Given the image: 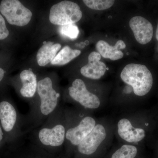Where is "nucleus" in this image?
I'll use <instances>...</instances> for the list:
<instances>
[{"label": "nucleus", "instance_id": "1", "mask_svg": "<svg viewBox=\"0 0 158 158\" xmlns=\"http://www.w3.org/2000/svg\"><path fill=\"white\" fill-rule=\"evenodd\" d=\"M120 77L124 83L132 87L137 96L146 95L152 88V74L144 65L135 63L127 65L123 69Z\"/></svg>", "mask_w": 158, "mask_h": 158}, {"label": "nucleus", "instance_id": "2", "mask_svg": "<svg viewBox=\"0 0 158 158\" xmlns=\"http://www.w3.org/2000/svg\"><path fill=\"white\" fill-rule=\"evenodd\" d=\"M82 17L81 8L77 3L64 1L51 7L49 19L53 24L62 26L74 24Z\"/></svg>", "mask_w": 158, "mask_h": 158}, {"label": "nucleus", "instance_id": "3", "mask_svg": "<svg viewBox=\"0 0 158 158\" xmlns=\"http://www.w3.org/2000/svg\"><path fill=\"white\" fill-rule=\"evenodd\" d=\"M0 11L9 24L19 27L27 25L32 16V12L18 0L2 1Z\"/></svg>", "mask_w": 158, "mask_h": 158}, {"label": "nucleus", "instance_id": "4", "mask_svg": "<svg viewBox=\"0 0 158 158\" xmlns=\"http://www.w3.org/2000/svg\"><path fill=\"white\" fill-rule=\"evenodd\" d=\"M37 90L40 99V112L43 115H49L56 107L59 94L53 88L49 77L40 80L37 83Z\"/></svg>", "mask_w": 158, "mask_h": 158}, {"label": "nucleus", "instance_id": "5", "mask_svg": "<svg viewBox=\"0 0 158 158\" xmlns=\"http://www.w3.org/2000/svg\"><path fill=\"white\" fill-rule=\"evenodd\" d=\"M71 97L82 106L89 109H96L100 106L98 97L88 91L84 81L77 79L69 88Z\"/></svg>", "mask_w": 158, "mask_h": 158}, {"label": "nucleus", "instance_id": "6", "mask_svg": "<svg viewBox=\"0 0 158 158\" xmlns=\"http://www.w3.org/2000/svg\"><path fill=\"white\" fill-rule=\"evenodd\" d=\"M106 136V129L102 125L96 124L94 128L77 146L79 152L90 155L96 151Z\"/></svg>", "mask_w": 158, "mask_h": 158}, {"label": "nucleus", "instance_id": "7", "mask_svg": "<svg viewBox=\"0 0 158 158\" xmlns=\"http://www.w3.org/2000/svg\"><path fill=\"white\" fill-rule=\"evenodd\" d=\"M95 119L91 116L84 117L77 126L71 128L65 133V138L75 146H78L89 135L96 125Z\"/></svg>", "mask_w": 158, "mask_h": 158}, {"label": "nucleus", "instance_id": "8", "mask_svg": "<svg viewBox=\"0 0 158 158\" xmlns=\"http://www.w3.org/2000/svg\"><path fill=\"white\" fill-rule=\"evenodd\" d=\"M129 25L139 43L147 44L151 40L153 34V27L146 19L142 16H135L130 19Z\"/></svg>", "mask_w": 158, "mask_h": 158}, {"label": "nucleus", "instance_id": "9", "mask_svg": "<svg viewBox=\"0 0 158 158\" xmlns=\"http://www.w3.org/2000/svg\"><path fill=\"white\" fill-rule=\"evenodd\" d=\"M65 129L62 124H57L53 127L44 128L39 131L38 137L44 145L58 147L64 143L65 138Z\"/></svg>", "mask_w": 158, "mask_h": 158}, {"label": "nucleus", "instance_id": "10", "mask_svg": "<svg viewBox=\"0 0 158 158\" xmlns=\"http://www.w3.org/2000/svg\"><path fill=\"white\" fill-rule=\"evenodd\" d=\"M101 58L98 52H93L88 56V64L82 67L81 73L82 75L88 78L98 80L104 75L106 66L100 61Z\"/></svg>", "mask_w": 158, "mask_h": 158}, {"label": "nucleus", "instance_id": "11", "mask_svg": "<svg viewBox=\"0 0 158 158\" xmlns=\"http://www.w3.org/2000/svg\"><path fill=\"white\" fill-rule=\"evenodd\" d=\"M118 135L129 143H137L144 139L145 132L140 128H135L131 121L126 118H123L118 121L117 124Z\"/></svg>", "mask_w": 158, "mask_h": 158}, {"label": "nucleus", "instance_id": "12", "mask_svg": "<svg viewBox=\"0 0 158 158\" xmlns=\"http://www.w3.org/2000/svg\"><path fill=\"white\" fill-rule=\"evenodd\" d=\"M96 47L101 56L106 59L116 61L123 57V52L120 49L125 48L126 45L122 40H118L114 46L110 45L104 40H100L97 43Z\"/></svg>", "mask_w": 158, "mask_h": 158}, {"label": "nucleus", "instance_id": "13", "mask_svg": "<svg viewBox=\"0 0 158 158\" xmlns=\"http://www.w3.org/2000/svg\"><path fill=\"white\" fill-rule=\"evenodd\" d=\"M17 119V113L14 107L8 102L0 103V120L3 128L9 132L14 127Z\"/></svg>", "mask_w": 158, "mask_h": 158}, {"label": "nucleus", "instance_id": "14", "mask_svg": "<svg viewBox=\"0 0 158 158\" xmlns=\"http://www.w3.org/2000/svg\"><path fill=\"white\" fill-rule=\"evenodd\" d=\"M61 48L59 44H55L52 41L44 43L37 52V60L38 65L44 66L52 62Z\"/></svg>", "mask_w": 158, "mask_h": 158}, {"label": "nucleus", "instance_id": "15", "mask_svg": "<svg viewBox=\"0 0 158 158\" xmlns=\"http://www.w3.org/2000/svg\"><path fill=\"white\" fill-rule=\"evenodd\" d=\"M20 78L23 84L20 90L21 94L24 97H33L37 88L36 75L31 71L26 69L21 73Z\"/></svg>", "mask_w": 158, "mask_h": 158}, {"label": "nucleus", "instance_id": "16", "mask_svg": "<svg viewBox=\"0 0 158 158\" xmlns=\"http://www.w3.org/2000/svg\"><path fill=\"white\" fill-rule=\"evenodd\" d=\"M81 54L79 50L72 49L68 46L64 47L57 54L51 64L53 65H64L70 62L73 59L78 56Z\"/></svg>", "mask_w": 158, "mask_h": 158}, {"label": "nucleus", "instance_id": "17", "mask_svg": "<svg viewBox=\"0 0 158 158\" xmlns=\"http://www.w3.org/2000/svg\"><path fill=\"white\" fill-rule=\"evenodd\" d=\"M138 153L135 146L124 144L113 154L111 158H135Z\"/></svg>", "mask_w": 158, "mask_h": 158}, {"label": "nucleus", "instance_id": "18", "mask_svg": "<svg viewBox=\"0 0 158 158\" xmlns=\"http://www.w3.org/2000/svg\"><path fill=\"white\" fill-rule=\"evenodd\" d=\"M83 2L88 8L96 10L109 9L115 3V1L113 0H84Z\"/></svg>", "mask_w": 158, "mask_h": 158}, {"label": "nucleus", "instance_id": "19", "mask_svg": "<svg viewBox=\"0 0 158 158\" xmlns=\"http://www.w3.org/2000/svg\"><path fill=\"white\" fill-rule=\"evenodd\" d=\"M59 32L62 36L71 40L76 39L80 31L77 26L74 24L62 26L59 28Z\"/></svg>", "mask_w": 158, "mask_h": 158}, {"label": "nucleus", "instance_id": "20", "mask_svg": "<svg viewBox=\"0 0 158 158\" xmlns=\"http://www.w3.org/2000/svg\"><path fill=\"white\" fill-rule=\"evenodd\" d=\"M9 34V30L6 27V22L4 18L0 14V40L6 39Z\"/></svg>", "mask_w": 158, "mask_h": 158}, {"label": "nucleus", "instance_id": "21", "mask_svg": "<svg viewBox=\"0 0 158 158\" xmlns=\"http://www.w3.org/2000/svg\"><path fill=\"white\" fill-rule=\"evenodd\" d=\"M4 76V71L2 69L0 68V81L2 80Z\"/></svg>", "mask_w": 158, "mask_h": 158}, {"label": "nucleus", "instance_id": "22", "mask_svg": "<svg viewBox=\"0 0 158 158\" xmlns=\"http://www.w3.org/2000/svg\"><path fill=\"white\" fill-rule=\"evenodd\" d=\"M3 132L2 131V128H1V126H0V142L2 141L3 138Z\"/></svg>", "mask_w": 158, "mask_h": 158}, {"label": "nucleus", "instance_id": "23", "mask_svg": "<svg viewBox=\"0 0 158 158\" xmlns=\"http://www.w3.org/2000/svg\"><path fill=\"white\" fill-rule=\"evenodd\" d=\"M156 37L157 40H158V23L156 31Z\"/></svg>", "mask_w": 158, "mask_h": 158}]
</instances>
